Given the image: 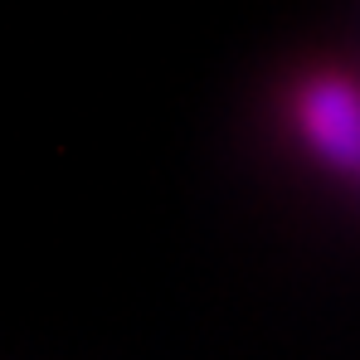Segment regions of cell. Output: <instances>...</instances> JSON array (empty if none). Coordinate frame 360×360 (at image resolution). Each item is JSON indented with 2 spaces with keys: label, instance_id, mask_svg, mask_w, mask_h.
<instances>
[{
  "label": "cell",
  "instance_id": "obj_1",
  "mask_svg": "<svg viewBox=\"0 0 360 360\" xmlns=\"http://www.w3.org/2000/svg\"><path fill=\"white\" fill-rule=\"evenodd\" d=\"M297 122L316 156L331 166H360V88L346 78H316L297 98Z\"/></svg>",
  "mask_w": 360,
  "mask_h": 360
}]
</instances>
